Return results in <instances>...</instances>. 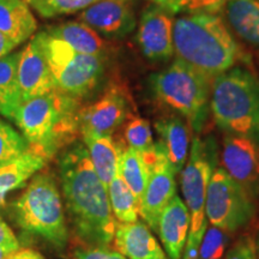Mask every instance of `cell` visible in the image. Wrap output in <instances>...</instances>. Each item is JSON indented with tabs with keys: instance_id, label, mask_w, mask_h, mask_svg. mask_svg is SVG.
Instances as JSON below:
<instances>
[{
	"instance_id": "cell-26",
	"label": "cell",
	"mask_w": 259,
	"mask_h": 259,
	"mask_svg": "<svg viewBox=\"0 0 259 259\" xmlns=\"http://www.w3.org/2000/svg\"><path fill=\"white\" fill-rule=\"evenodd\" d=\"M108 197L116 222L134 223L138 221L141 203L119 173L108 185Z\"/></svg>"
},
{
	"instance_id": "cell-20",
	"label": "cell",
	"mask_w": 259,
	"mask_h": 259,
	"mask_svg": "<svg viewBox=\"0 0 259 259\" xmlns=\"http://www.w3.org/2000/svg\"><path fill=\"white\" fill-rule=\"evenodd\" d=\"M37 29L30 8L25 0H0V31L21 45Z\"/></svg>"
},
{
	"instance_id": "cell-21",
	"label": "cell",
	"mask_w": 259,
	"mask_h": 259,
	"mask_svg": "<svg viewBox=\"0 0 259 259\" xmlns=\"http://www.w3.org/2000/svg\"><path fill=\"white\" fill-rule=\"evenodd\" d=\"M156 158V147L145 151V153H139L132 148L122 149L120 162H119V174L130 189L134 191L137 198L141 203L143 198L144 191L150 179L151 170H153V164Z\"/></svg>"
},
{
	"instance_id": "cell-22",
	"label": "cell",
	"mask_w": 259,
	"mask_h": 259,
	"mask_svg": "<svg viewBox=\"0 0 259 259\" xmlns=\"http://www.w3.org/2000/svg\"><path fill=\"white\" fill-rule=\"evenodd\" d=\"M51 36L58 37L78 53L90 56L106 57L108 44L103 40L101 35L82 22H65L54 25L46 30Z\"/></svg>"
},
{
	"instance_id": "cell-14",
	"label": "cell",
	"mask_w": 259,
	"mask_h": 259,
	"mask_svg": "<svg viewBox=\"0 0 259 259\" xmlns=\"http://www.w3.org/2000/svg\"><path fill=\"white\" fill-rule=\"evenodd\" d=\"M78 19L111 40L124 38L137 27L131 0H100L83 10Z\"/></svg>"
},
{
	"instance_id": "cell-25",
	"label": "cell",
	"mask_w": 259,
	"mask_h": 259,
	"mask_svg": "<svg viewBox=\"0 0 259 259\" xmlns=\"http://www.w3.org/2000/svg\"><path fill=\"white\" fill-rule=\"evenodd\" d=\"M21 52L10 53L0 59V114L14 121L22 105L18 82Z\"/></svg>"
},
{
	"instance_id": "cell-5",
	"label": "cell",
	"mask_w": 259,
	"mask_h": 259,
	"mask_svg": "<svg viewBox=\"0 0 259 259\" xmlns=\"http://www.w3.org/2000/svg\"><path fill=\"white\" fill-rule=\"evenodd\" d=\"M211 82L179 59L149 78L155 99L183 116L196 134H200L208 122Z\"/></svg>"
},
{
	"instance_id": "cell-7",
	"label": "cell",
	"mask_w": 259,
	"mask_h": 259,
	"mask_svg": "<svg viewBox=\"0 0 259 259\" xmlns=\"http://www.w3.org/2000/svg\"><path fill=\"white\" fill-rule=\"evenodd\" d=\"M219 147L212 136L194 137L189 158L181 170V192L191 215L189 238L181 259H197L199 245L209 222L205 218L206 192L211 177L218 168Z\"/></svg>"
},
{
	"instance_id": "cell-2",
	"label": "cell",
	"mask_w": 259,
	"mask_h": 259,
	"mask_svg": "<svg viewBox=\"0 0 259 259\" xmlns=\"http://www.w3.org/2000/svg\"><path fill=\"white\" fill-rule=\"evenodd\" d=\"M174 54L213 79L244 60L241 48L219 14H187L174 19Z\"/></svg>"
},
{
	"instance_id": "cell-3",
	"label": "cell",
	"mask_w": 259,
	"mask_h": 259,
	"mask_svg": "<svg viewBox=\"0 0 259 259\" xmlns=\"http://www.w3.org/2000/svg\"><path fill=\"white\" fill-rule=\"evenodd\" d=\"M79 109L78 99L54 89L22 103L14 121L27 139L29 149L47 161L76 142Z\"/></svg>"
},
{
	"instance_id": "cell-29",
	"label": "cell",
	"mask_w": 259,
	"mask_h": 259,
	"mask_svg": "<svg viewBox=\"0 0 259 259\" xmlns=\"http://www.w3.org/2000/svg\"><path fill=\"white\" fill-rule=\"evenodd\" d=\"M29 150L23 135L18 134L8 122L0 120V167L5 166Z\"/></svg>"
},
{
	"instance_id": "cell-35",
	"label": "cell",
	"mask_w": 259,
	"mask_h": 259,
	"mask_svg": "<svg viewBox=\"0 0 259 259\" xmlns=\"http://www.w3.org/2000/svg\"><path fill=\"white\" fill-rule=\"evenodd\" d=\"M16 46H17V45H16L11 38H9L6 35H4L0 31V59L11 53Z\"/></svg>"
},
{
	"instance_id": "cell-24",
	"label": "cell",
	"mask_w": 259,
	"mask_h": 259,
	"mask_svg": "<svg viewBox=\"0 0 259 259\" xmlns=\"http://www.w3.org/2000/svg\"><path fill=\"white\" fill-rule=\"evenodd\" d=\"M45 166L46 160L29 149L15 161L0 167V205L4 203L6 193L23 186L37 171L44 169Z\"/></svg>"
},
{
	"instance_id": "cell-11",
	"label": "cell",
	"mask_w": 259,
	"mask_h": 259,
	"mask_svg": "<svg viewBox=\"0 0 259 259\" xmlns=\"http://www.w3.org/2000/svg\"><path fill=\"white\" fill-rule=\"evenodd\" d=\"M174 18L157 4L145 8L139 19L137 42L143 56L153 63H166L174 56Z\"/></svg>"
},
{
	"instance_id": "cell-23",
	"label": "cell",
	"mask_w": 259,
	"mask_h": 259,
	"mask_svg": "<svg viewBox=\"0 0 259 259\" xmlns=\"http://www.w3.org/2000/svg\"><path fill=\"white\" fill-rule=\"evenodd\" d=\"M223 11L236 36L259 47V0H231Z\"/></svg>"
},
{
	"instance_id": "cell-10",
	"label": "cell",
	"mask_w": 259,
	"mask_h": 259,
	"mask_svg": "<svg viewBox=\"0 0 259 259\" xmlns=\"http://www.w3.org/2000/svg\"><path fill=\"white\" fill-rule=\"evenodd\" d=\"M128 116L127 96L120 87L112 85L95 102L79 109V134L112 136Z\"/></svg>"
},
{
	"instance_id": "cell-36",
	"label": "cell",
	"mask_w": 259,
	"mask_h": 259,
	"mask_svg": "<svg viewBox=\"0 0 259 259\" xmlns=\"http://www.w3.org/2000/svg\"><path fill=\"white\" fill-rule=\"evenodd\" d=\"M11 259H45L40 252L31 250V248H22V250L16 251Z\"/></svg>"
},
{
	"instance_id": "cell-38",
	"label": "cell",
	"mask_w": 259,
	"mask_h": 259,
	"mask_svg": "<svg viewBox=\"0 0 259 259\" xmlns=\"http://www.w3.org/2000/svg\"><path fill=\"white\" fill-rule=\"evenodd\" d=\"M254 241H255V255H257V259H259V232L257 236L254 238Z\"/></svg>"
},
{
	"instance_id": "cell-30",
	"label": "cell",
	"mask_w": 259,
	"mask_h": 259,
	"mask_svg": "<svg viewBox=\"0 0 259 259\" xmlns=\"http://www.w3.org/2000/svg\"><path fill=\"white\" fill-rule=\"evenodd\" d=\"M154 4L162 6L171 15L178 14H219L231 0H151Z\"/></svg>"
},
{
	"instance_id": "cell-4",
	"label": "cell",
	"mask_w": 259,
	"mask_h": 259,
	"mask_svg": "<svg viewBox=\"0 0 259 259\" xmlns=\"http://www.w3.org/2000/svg\"><path fill=\"white\" fill-rule=\"evenodd\" d=\"M210 111L225 134L259 144V80L250 71L233 67L212 79Z\"/></svg>"
},
{
	"instance_id": "cell-37",
	"label": "cell",
	"mask_w": 259,
	"mask_h": 259,
	"mask_svg": "<svg viewBox=\"0 0 259 259\" xmlns=\"http://www.w3.org/2000/svg\"><path fill=\"white\" fill-rule=\"evenodd\" d=\"M18 250L19 247H16V246L0 245V259H11L15 252Z\"/></svg>"
},
{
	"instance_id": "cell-13",
	"label": "cell",
	"mask_w": 259,
	"mask_h": 259,
	"mask_svg": "<svg viewBox=\"0 0 259 259\" xmlns=\"http://www.w3.org/2000/svg\"><path fill=\"white\" fill-rule=\"evenodd\" d=\"M222 168L250 192L259 198V144L250 138L226 134L222 142Z\"/></svg>"
},
{
	"instance_id": "cell-19",
	"label": "cell",
	"mask_w": 259,
	"mask_h": 259,
	"mask_svg": "<svg viewBox=\"0 0 259 259\" xmlns=\"http://www.w3.org/2000/svg\"><path fill=\"white\" fill-rule=\"evenodd\" d=\"M83 143L89 151L90 160L97 177L108 189L111 181L119 173V162L122 148L112 136H82Z\"/></svg>"
},
{
	"instance_id": "cell-15",
	"label": "cell",
	"mask_w": 259,
	"mask_h": 259,
	"mask_svg": "<svg viewBox=\"0 0 259 259\" xmlns=\"http://www.w3.org/2000/svg\"><path fill=\"white\" fill-rule=\"evenodd\" d=\"M155 147L156 158L143 198L141 200L139 216L143 219L149 228L156 232L161 212L177 194V174L157 143H155Z\"/></svg>"
},
{
	"instance_id": "cell-9",
	"label": "cell",
	"mask_w": 259,
	"mask_h": 259,
	"mask_svg": "<svg viewBox=\"0 0 259 259\" xmlns=\"http://www.w3.org/2000/svg\"><path fill=\"white\" fill-rule=\"evenodd\" d=\"M255 200L247 190L218 166L206 192L205 218L210 226L236 233L255 218Z\"/></svg>"
},
{
	"instance_id": "cell-31",
	"label": "cell",
	"mask_w": 259,
	"mask_h": 259,
	"mask_svg": "<svg viewBox=\"0 0 259 259\" xmlns=\"http://www.w3.org/2000/svg\"><path fill=\"white\" fill-rule=\"evenodd\" d=\"M42 17L71 15L83 11L100 0H25Z\"/></svg>"
},
{
	"instance_id": "cell-34",
	"label": "cell",
	"mask_w": 259,
	"mask_h": 259,
	"mask_svg": "<svg viewBox=\"0 0 259 259\" xmlns=\"http://www.w3.org/2000/svg\"><path fill=\"white\" fill-rule=\"evenodd\" d=\"M0 245L19 247V242L16 238L14 231L6 225V222L2 218H0Z\"/></svg>"
},
{
	"instance_id": "cell-18",
	"label": "cell",
	"mask_w": 259,
	"mask_h": 259,
	"mask_svg": "<svg viewBox=\"0 0 259 259\" xmlns=\"http://www.w3.org/2000/svg\"><path fill=\"white\" fill-rule=\"evenodd\" d=\"M154 126L158 136L157 145L176 174H180L190 154V125L183 116L173 114L158 119Z\"/></svg>"
},
{
	"instance_id": "cell-16",
	"label": "cell",
	"mask_w": 259,
	"mask_h": 259,
	"mask_svg": "<svg viewBox=\"0 0 259 259\" xmlns=\"http://www.w3.org/2000/svg\"><path fill=\"white\" fill-rule=\"evenodd\" d=\"M191 215L185 202L178 194L158 218L157 231L163 250L169 259H181L189 238Z\"/></svg>"
},
{
	"instance_id": "cell-6",
	"label": "cell",
	"mask_w": 259,
	"mask_h": 259,
	"mask_svg": "<svg viewBox=\"0 0 259 259\" xmlns=\"http://www.w3.org/2000/svg\"><path fill=\"white\" fill-rule=\"evenodd\" d=\"M17 225L28 234L44 239L54 247H66L70 235L63 198L56 179L48 173L32 177L14 203Z\"/></svg>"
},
{
	"instance_id": "cell-1",
	"label": "cell",
	"mask_w": 259,
	"mask_h": 259,
	"mask_svg": "<svg viewBox=\"0 0 259 259\" xmlns=\"http://www.w3.org/2000/svg\"><path fill=\"white\" fill-rule=\"evenodd\" d=\"M58 166L65 206L77 242L109 247L118 222L109 203L108 189L97 177L85 144H70L60 154Z\"/></svg>"
},
{
	"instance_id": "cell-32",
	"label": "cell",
	"mask_w": 259,
	"mask_h": 259,
	"mask_svg": "<svg viewBox=\"0 0 259 259\" xmlns=\"http://www.w3.org/2000/svg\"><path fill=\"white\" fill-rule=\"evenodd\" d=\"M223 259H257L255 241L251 234H242L232 242Z\"/></svg>"
},
{
	"instance_id": "cell-17",
	"label": "cell",
	"mask_w": 259,
	"mask_h": 259,
	"mask_svg": "<svg viewBox=\"0 0 259 259\" xmlns=\"http://www.w3.org/2000/svg\"><path fill=\"white\" fill-rule=\"evenodd\" d=\"M113 244L127 259H169L145 222H118Z\"/></svg>"
},
{
	"instance_id": "cell-27",
	"label": "cell",
	"mask_w": 259,
	"mask_h": 259,
	"mask_svg": "<svg viewBox=\"0 0 259 259\" xmlns=\"http://www.w3.org/2000/svg\"><path fill=\"white\" fill-rule=\"evenodd\" d=\"M124 138L128 148L145 153L154 147L150 122L137 115H130L124 127Z\"/></svg>"
},
{
	"instance_id": "cell-28",
	"label": "cell",
	"mask_w": 259,
	"mask_h": 259,
	"mask_svg": "<svg viewBox=\"0 0 259 259\" xmlns=\"http://www.w3.org/2000/svg\"><path fill=\"white\" fill-rule=\"evenodd\" d=\"M233 234L234 233L218 227L208 226L199 245L197 259H223L233 242Z\"/></svg>"
},
{
	"instance_id": "cell-12",
	"label": "cell",
	"mask_w": 259,
	"mask_h": 259,
	"mask_svg": "<svg viewBox=\"0 0 259 259\" xmlns=\"http://www.w3.org/2000/svg\"><path fill=\"white\" fill-rule=\"evenodd\" d=\"M18 82L22 103L56 89L47 59L46 32L41 31L21 51Z\"/></svg>"
},
{
	"instance_id": "cell-33",
	"label": "cell",
	"mask_w": 259,
	"mask_h": 259,
	"mask_svg": "<svg viewBox=\"0 0 259 259\" xmlns=\"http://www.w3.org/2000/svg\"><path fill=\"white\" fill-rule=\"evenodd\" d=\"M73 259H127L118 251H112L109 247L88 246L77 242L72 251Z\"/></svg>"
},
{
	"instance_id": "cell-8",
	"label": "cell",
	"mask_w": 259,
	"mask_h": 259,
	"mask_svg": "<svg viewBox=\"0 0 259 259\" xmlns=\"http://www.w3.org/2000/svg\"><path fill=\"white\" fill-rule=\"evenodd\" d=\"M46 32L47 59L58 92L76 99L89 95L105 73V57L82 54Z\"/></svg>"
}]
</instances>
